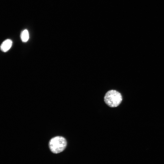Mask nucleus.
I'll return each instance as SVG.
<instances>
[{
    "instance_id": "obj_1",
    "label": "nucleus",
    "mask_w": 164,
    "mask_h": 164,
    "mask_svg": "<svg viewBox=\"0 0 164 164\" xmlns=\"http://www.w3.org/2000/svg\"><path fill=\"white\" fill-rule=\"evenodd\" d=\"M122 97L121 93L115 90H110L106 93L104 97L105 103L111 107L118 106L121 103Z\"/></svg>"
},
{
    "instance_id": "obj_2",
    "label": "nucleus",
    "mask_w": 164,
    "mask_h": 164,
    "mask_svg": "<svg viewBox=\"0 0 164 164\" xmlns=\"http://www.w3.org/2000/svg\"><path fill=\"white\" fill-rule=\"evenodd\" d=\"M67 145L66 139L63 137L56 136L50 141L49 145L51 151L54 153H58L63 151Z\"/></svg>"
},
{
    "instance_id": "obj_3",
    "label": "nucleus",
    "mask_w": 164,
    "mask_h": 164,
    "mask_svg": "<svg viewBox=\"0 0 164 164\" xmlns=\"http://www.w3.org/2000/svg\"><path fill=\"white\" fill-rule=\"evenodd\" d=\"M12 40L9 39L5 40L1 45V50L3 52H6L9 50L12 45Z\"/></svg>"
},
{
    "instance_id": "obj_4",
    "label": "nucleus",
    "mask_w": 164,
    "mask_h": 164,
    "mask_svg": "<svg viewBox=\"0 0 164 164\" xmlns=\"http://www.w3.org/2000/svg\"><path fill=\"white\" fill-rule=\"evenodd\" d=\"M20 37L21 39L23 42H26L28 41L29 39V36L27 30L25 29L22 32Z\"/></svg>"
}]
</instances>
